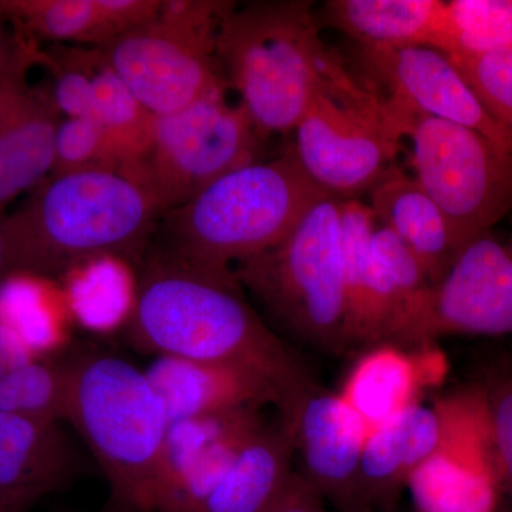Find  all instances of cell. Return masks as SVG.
<instances>
[{
	"instance_id": "cell-1",
	"label": "cell",
	"mask_w": 512,
	"mask_h": 512,
	"mask_svg": "<svg viewBox=\"0 0 512 512\" xmlns=\"http://www.w3.org/2000/svg\"><path fill=\"white\" fill-rule=\"evenodd\" d=\"M126 338L140 352L254 370L282 393L279 412L315 382L249 305L235 276L212 274L161 249L141 269Z\"/></svg>"
},
{
	"instance_id": "cell-2",
	"label": "cell",
	"mask_w": 512,
	"mask_h": 512,
	"mask_svg": "<svg viewBox=\"0 0 512 512\" xmlns=\"http://www.w3.org/2000/svg\"><path fill=\"white\" fill-rule=\"evenodd\" d=\"M161 215L121 173L49 175L3 218L9 275L46 278L106 256L141 255Z\"/></svg>"
},
{
	"instance_id": "cell-3",
	"label": "cell",
	"mask_w": 512,
	"mask_h": 512,
	"mask_svg": "<svg viewBox=\"0 0 512 512\" xmlns=\"http://www.w3.org/2000/svg\"><path fill=\"white\" fill-rule=\"evenodd\" d=\"M323 192L309 180L292 147L222 175L183 207L161 215V251L212 274L275 247Z\"/></svg>"
},
{
	"instance_id": "cell-4",
	"label": "cell",
	"mask_w": 512,
	"mask_h": 512,
	"mask_svg": "<svg viewBox=\"0 0 512 512\" xmlns=\"http://www.w3.org/2000/svg\"><path fill=\"white\" fill-rule=\"evenodd\" d=\"M306 0L234 6L218 30V67L262 138L291 133L311 106L335 53Z\"/></svg>"
},
{
	"instance_id": "cell-5",
	"label": "cell",
	"mask_w": 512,
	"mask_h": 512,
	"mask_svg": "<svg viewBox=\"0 0 512 512\" xmlns=\"http://www.w3.org/2000/svg\"><path fill=\"white\" fill-rule=\"evenodd\" d=\"M66 416L123 512H156L158 471L170 417L146 372L119 356L84 352L67 360Z\"/></svg>"
},
{
	"instance_id": "cell-6",
	"label": "cell",
	"mask_w": 512,
	"mask_h": 512,
	"mask_svg": "<svg viewBox=\"0 0 512 512\" xmlns=\"http://www.w3.org/2000/svg\"><path fill=\"white\" fill-rule=\"evenodd\" d=\"M340 202L322 195L275 247L232 269L274 325L328 352L346 349Z\"/></svg>"
},
{
	"instance_id": "cell-7",
	"label": "cell",
	"mask_w": 512,
	"mask_h": 512,
	"mask_svg": "<svg viewBox=\"0 0 512 512\" xmlns=\"http://www.w3.org/2000/svg\"><path fill=\"white\" fill-rule=\"evenodd\" d=\"M293 134L309 180L340 201L369 194L394 167L404 138L387 97L357 82L338 56Z\"/></svg>"
},
{
	"instance_id": "cell-8",
	"label": "cell",
	"mask_w": 512,
	"mask_h": 512,
	"mask_svg": "<svg viewBox=\"0 0 512 512\" xmlns=\"http://www.w3.org/2000/svg\"><path fill=\"white\" fill-rule=\"evenodd\" d=\"M387 100L412 141L414 178L446 217L458 254L512 211V151L476 130Z\"/></svg>"
},
{
	"instance_id": "cell-9",
	"label": "cell",
	"mask_w": 512,
	"mask_h": 512,
	"mask_svg": "<svg viewBox=\"0 0 512 512\" xmlns=\"http://www.w3.org/2000/svg\"><path fill=\"white\" fill-rule=\"evenodd\" d=\"M262 137L225 90L154 119L146 153L123 171L161 212L183 207L222 175L259 161Z\"/></svg>"
},
{
	"instance_id": "cell-10",
	"label": "cell",
	"mask_w": 512,
	"mask_h": 512,
	"mask_svg": "<svg viewBox=\"0 0 512 512\" xmlns=\"http://www.w3.org/2000/svg\"><path fill=\"white\" fill-rule=\"evenodd\" d=\"M441 439L407 480L417 512H494L501 484L483 390L436 403Z\"/></svg>"
},
{
	"instance_id": "cell-11",
	"label": "cell",
	"mask_w": 512,
	"mask_h": 512,
	"mask_svg": "<svg viewBox=\"0 0 512 512\" xmlns=\"http://www.w3.org/2000/svg\"><path fill=\"white\" fill-rule=\"evenodd\" d=\"M100 50L154 117L178 113L227 87L214 45L157 19L121 33Z\"/></svg>"
},
{
	"instance_id": "cell-12",
	"label": "cell",
	"mask_w": 512,
	"mask_h": 512,
	"mask_svg": "<svg viewBox=\"0 0 512 512\" xmlns=\"http://www.w3.org/2000/svg\"><path fill=\"white\" fill-rule=\"evenodd\" d=\"M301 454L302 474L340 512L359 511L357 476L367 439L359 414L340 396L313 382L281 413Z\"/></svg>"
},
{
	"instance_id": "cell-13",
	"label": "cell",
	"mask_w": 512,
	"mask_h": 512,
	"mask_svg": "<svg viewBox=\"0 0 512 512\" xmlns=\"http://www.w3.org/2000/svg\"><path fill=\"white\" fill-rule=\"evenodd\" d=\"M266 421L241 409L171 421L156 490V512H194Z\"/></svg>"
},
{
	"instance_id": "cell-14",
	"label": "cell",
	"mask_w": 512,
	"mask_h": 512,
	"mask_svg": "<svg viewBox=\"0 0 512 512\" xmlns=\"http://www.w3.org/2000/svg\"><path fill=\"white\" fill-rule=\"evenodd\" d=\"M367 73L386 87L389 99L436 119L476 130L512 151V134L485 110L450 57L429 46L360 49Z\"/></svg>"
},
{
	"instance_id": "cell-15",
	"label": "cell",
	"mask_w": 512,
	"mask_h": 512,
	"mask_svg": "<svg viewBox=\"0 0 512 512\" xmlns=\"http://www.w3.org/2000/svg\"><path fill=\"white\" fill-rule=\"evenodd\" d=\"M512 333V245L491 234L468 242L431 286L429 335Z\"/></svg>"
},
{
	"instance_id": "cell-16",
	"label": "cell",
	"mask_w": 512,
	"mask_h": 512,
	"mask_svg": "<svg viewBox=\"0 0 512 512\" xmlns=\"http://www.w3.org/2000/svg\"><path fill=\"white\" fill-rule=\"evenodd\" d=\"M33 64L0 79V214L52 173L62 114L50 89L28 82Z\"/></svg>"
},
{
	"instance_id": "cell-17",
	"label": "cell",
	"mask_w": 512,
	"mask_h": 512,
	"mask_svg": "<svg viewBox=\"0 0 512 512\" xmlns=\"http://www.w3.org/2000/svg\"><path fill=\"white\" fill-rule=\"evenodd\" d=\"M170 421L241 409L282 406V393L271 380L245 367L157 356L144 370Z\"/></svg>"
},
{
	"instance_id": "cell-18",
	"label": "cell",
	"mask_w": 512,
	"mask_h": 512,
	"mask_svg": "<svg viewBox=\"0 0 512 512\" xmlns=\"http://www.w3.org/2000/svg\"><path fill=\"white\" fill-rule=\"evenodd\" d=\"M76 470L60 421L0 413V501L30 508L67 485Z\"/></svg>"
},
{
	"instance_id": "cell-19",
	"label": "cell",
	"mask_w": 512,
	"mask_h": 512,
	"mask_svg": "<svg viewBox=\"0 0 512 512\" xmlns=\"http://www.w3.org/2000/svg\"><path fill=\"white\" fill-rule=\"evenodd\" d=\"M441 430L436 404L414 403L369 431L357 476L359 510H390L413 471L439 446Z\"/></svg>"
},
{
	"instance_id": "cell-20",
	"label": "cell",
	"mask_w": 512,
	"mask_h": 512,
	"mask_svg": "<svg viewBox=\"0 0 512 512\" xmlns=\"http://www.w3.org/2000/svg\"><path fill=\"white\" fill-rule=\"evenodd\" d=\"M369 198L375 221L412 249L431 284H436L457 256L450 227L439 205L416 178L397 167L369 191Z\"/></svg>"
},
{
	"instance_id": "cell-21",
	"label": "cell",
	"mask_w": 512,
	"mask_h": 512,
	"mask_svg": "<svg viewBox=\"0 0 512 512\" xmlns=\"http://www.w3.org/2000/svg\"><path fill=\"white\" fill-rule=\"evenodd\" d=\"M292 431L265 423L239 451L224 478L194 512H262L291 476Z\"/></svg>"
},
{
	"instance_id": "cell-22",
	"label": "cell",
	"mask_w": 512,
	"mask_h": 512,
	"mask_svg": "<svg viewBox=\"0 0 512 512\" xmlns=\"http://www.w3.org/2000/svg\"><path fill=\"white\" fill-rule=\"evenodd\" d=\"M443 6L441 0H330L319 19L359 49L433 47Z\"/></svg>"
},
{
	"instance_id": "cell-23",
	"label": "cell",
	"mask_w": 512,
	"mask_h": 512,
	"mask_svg": "<svg viewBox=\"0 0 512 512\" xmlns=\"http://www.w3.org/2000/svg\"><path fill=\"white\" fill-rule=\"evenodd\" d=\"M363 353L350 369L340 396L369 431L417 403L423 390L413 352L393 343H379Z\"/></svg>"
},
{
	"instance_id": "cell-24",
	"label": "cell",
	"mask_w": 512,
	"mask_h": 512,
	"mask_svg": "<svg viewBox=\"0 0 512 512\" xmlns=\"http://www.w3.org/2000/svg\"><path fill=\"white\" fill-rule=\"evenodd\" d=\"M375 217L359 198L340 202V252L345 285L346 349L377 345L375 264L372 235Z\"/></svg>"
},
{
	"instance_id": "cell-25",
	"label": "cell",
	"mask_w": 512,
	"mask_h": 512,
	"mask_svg": "<svg viewBox=\"0 0 512 512\" xmlns=\"http://www.w3.org/2000/svg\"><path fill=\"white\" fill-rule=\"evenodd\" d=\"M84 59L90 74L92 119L104 128L119 150L123 173L146 153L156 117L144 109L114 72L100 47L84 46Z\"/></svg>"
},
{
	"instance_id": "cell-26",
	"label": "cell",
	"mask_w": 512,
	"mask_h": 512,
	"mask_svg": "<svg viewBox=\"0 0 512 512\" xmlns=\"http://www.w3.org/2000/svg\"><path fill=\"white\" fill-rule=\"evenodd\" d=\"M0 18L33 42L101 47L114 39L97 0H0Z\"/></svg>"
},
{
	"instance_id": "cell-27",
	"label": "cell",
	"mask_w": 512,
	"mask_h": 512,
	"mask_svg": "<svg viewBox=\"0 0 512 512\" xmlns=\"http://www.w3.org/2000/svg\"><path fill=\"white\" fill-rule=\"evenodd\" d=\"M43 279L16 272L0 281V328L36 359H47L63 342L55 296Z\"/></svg>"
},
{
	"instance_id": "cell-28",
	"label": "cell",
	"mask_w": 512,
	"mask_h": 512,
	"mask_svg": "<svg viewBox=\"0 0 512 512\" xmlns=\"http://www.w3.org/2000/svg\"><path fill=\"white\" fill-rule=\"evenodd\" d=\"M512 47V0L444 2L433 49L451 59Z\"/></svg>"
},
{
	"instance_id": "cell-29",
	"label": "cell",
	"mask_w": 512,
	"mask_h": 512,
	"mask_svg": "<svg viewBox=\"0 0 512 512\" xmlns=\"http://www.w3.org/2000/svg\"><path fill=\"white\" fill-rule=\"evenodd\" d=\"M67 362L35 359L0 375V413L64 421Z\"/></svg>"
},
{
	"instance_id": "cell-30",
	"label": "cell",
	"mask_w": 512,
	"mask_h": 512,
	"mask_svg": "<svg viewBox=\"0 0 512 512\" xmlns=\"http://www.w3.org/2000/svg\"><path fill=\"white\" fill-rule=\"evenodd\" d=\"M87 268L70 271L66 288L67 305L77 319L93 329H109L130 316L126 275L110 256L86 262Z\"/></svg>"
},
{
	"instance_id": "cell-31",
	"label": "cell",
	"mask_w": 512,
	"mask_h": 512,
	"mask_svg": "<svg viewBox=\"0 0 512 512\" xmlns=\"http://www.w3.org/2000/svg\"><path fill=\"white\" fill-rule=\"evenodd\" d=\"M123 160L109 134L93 119H62L57 127L50 175L110 171L121 173Z\"/></svg>"
},
{
	"instance_id": "cell-32",
	"label": "cell",
	"mask_w": 512,
	"mask_h": 512,
	"mask_svg": "<svg viewBox=\"0 0 512 512\" xmlns=\"http://www.w3.org/2000/svg\"><path fill=\"white\" fill-rule=\"evenodd\" d=\"M450 60L466 77L488 114L512 134V47Z\"/></svg>"
},
{
	"instance_id": "cell-33",
	"label": "cell",
	"mask_w": 512,
	"mask_h": 512,
	"mask_svg": "<svg viewBox=\"0 0 512 512\" xmlns=\"http://www.w3.org/2000/svg\"><path fill=\"white\" fill-rule=\"evenodd\" d=\"M483 393L498 474L512 495V370L491 377Z\"/></svg>"
},
{
	"instance_id": "cell-34",
	"label": "cell",
	"mask_w": 512,
	"mask_h": 512,
	"mask_svg": "<svg viewBox=\"0 0 512 512\" xmlns=\"http://www.w3.org/2000/svg\"><path fill=\"white\" fill-rule=\"evenodd\" d=\"M235 5L218 0H161L157 20L192 39L217 47L221 22Z\"/></svg>"
},
{
	"instance_id": "cell-35",
	"label": "cell",
	"mask_w": 512,
	"mask_h": 512,
	"mask_svg": "<svg viewBox=\"0 0 512 512\" xmlns=\"http://www.w3.org/2000/svg\"><path fill=\"white\" fill-rule=\"evenodd\" d=\"M161 0H97L114 37L157 19Z\"/></svg>"
},
{
	"instance_id": "cell-36",
	"label": "cell",
	"mask_w": 512,
	"mask_h": 512,
	"mask_svg": "<svg viewBox=\"0 0 512 512\" xmlns=\"http://www.w3.org/2000/svg\"><path fill=\"white\" fill-rule=\"evenodd\" d=\"M262 512H325V498L302 473L292 471L284 487Z\"/></svg>"
},
{
	"instance_id": "cell-37",
	"label": "cell",
	"mask_w": 512,
	"mask_h": 512,
	"mask_svg": "<svg viewBox=\"0 0 512 512\" xmlns=\"http://www.w3.org/2000/svg\"><path fill=\"white\" fill-rule=\"evenodd\" d=\"M39 50L33 40L20 33L8 35L0 26V79L26 64H36Z\"/></svg>"
},
{
	"instance_id": "cell-38",
	"label": "cell",
	"mask_w": 512,
	"mask_h": 512,
	"mask_svg": "<svg viewBox=\"0 0 512 512\" xmlns=\"http://www.w3.org/2000/svg\"><path fill=\"white\" fill-rule=\"evenodd\" d=\"M3 214H0V281L9 275L8 256H6L5 237H3Z\"/></svg>"
},
{
	"instance_id": "cell-39",
	"label": "cell",
	"mask_w": 512,
	"mask_h": 512,
	"mask_svg": "<svg viewBox=\"0 0 512 512\" xmlns=\"http://www.w3.org/2000/svg\"><path fill=\"white\" fill-rule=\"evenodd\" d=\"M29 508L22 507V505L3 503L0 501V512H26Z\"/></svg>"
},
{
	"instance_id": "cell-40",
	"label": "cell",
	"mask_w": 512,
	"mask_h": 512,
	"mask_svg": "<svg viewBox=\"0 0 512 512\" xmlns=\"http://www.w3.org/2000/svg\"><path fill=\"white\" fill-rule=\"evenodd\" d=\"M355 512H379V511L372 510V508H362V510L355 511Z\"/></svg>"
}]
</instances>
